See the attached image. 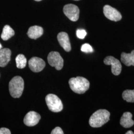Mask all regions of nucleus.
I'll list each match as a JSON object with an SVG mask.
<instances>
[{"label":"nucleus","instance_id":"4be33fe9","mask_svg":"<svg viewBox=\"0 0 134 134\" xmlns=\"http://www.w3.org/2000/svg\"><path fill=\"white\" fill-rule=\"evenodd\" d=\"M11 132L9 129L6 128H0V134H10Z\"/></svg>","mask_w":134,"mask_h":134},{"label":"nucleus","instance_id":"dca6fc26","mask_svg":"<svg viewBox=\"0 0 134 134\" xmlns=\"http://www.w3.org/2000/svg\"><path fill=\"white\" fill-rule=\"evenodd\" d=\"M14 35V30L8 25H5L4 27L1 34V38L4 41H7Z\"/></svg>","mask_w":134,"mask_h":134},{"label":"nucleus","instance_id":"6e6552de","mask_svg":"<svg viewBox=\"0 0 134 134\" xmlns=\"http://www.w3.org/2000/svg\"><path fill=\"white\" fill-rule=\"evenodd\" d=\"M103 13L106 18L111 20L118 21L122 19L120 12L109 5H105L103 8Z\"/></svg>","mask_w":134,"mask_h":134},{"label":"nucleus","instance_id":"9d476101","mask_svg":"<svg viewBox=\"0 0 134 134\" xmlns=\"http://www.w3.org/2000/svg\"><path fill=\"white\" fill-rule=\"evenodd\" d=\"M41 119V116L38 113L35 111H30L24 117V124L27 126L32 127L38 123Z\"/></svg>","mask_w":134,"mask_h":134},{"label":"nucleus","instance_id":"f3484780","mask_svg":"<svg viewBox=\"0 0 134 134\" xmlns=\"http://www.w3.org/2000/svg\"><path fill=\"white\" fill-rule=\"evenodd\" d=\"M16 67L19 69H24L26 65V58L23 54H19L15 58Z\"/></svg>","mask_w":134,"mask_h":134},{"label":"nucleus","instance_id":"423d86ee","mask_svg":"<svg viewBox=\"0 0 134 134\" xmlns=\"http://www.w3.org/2000/svg\"><path fill=\"white\" fill-rule=\"evenodd\" d=\"M63 12L67 18L72 21H76L79 18L80 10L77 5L74 4L65 5L63 8Z\"/></svg>","mask_w":134,"mask_h":134},{"label":"nucleus","instance_id":"412c9836","mask_svg":"<svg viewBox=\"0 0 134 134\" xmlns=\"http://www.w3.org/2000/svg\"><path fill=\"white\" fill-rule=\"evenodd\" d=\"M51 134H64V132L63 131L62 129L59 127H56L54 129H53L51 133Z\"/></svg>","mask_w":134,"mask_h":134},{"label":"nucleus","instance_id":"9b49d317","mask_svg":"<svg viewBox=\"0 0 134 134\" xmlns=\"http://www.w3.org/2000/svg\"><path fill=\"white\" fill-rule=\"evenodd\" d=\"M58 42L66 52H70L71 50V46L68 34L65 32H61L58 34Z\"/></svg>","mask_w":134,"mask_h":134},{"label":"nucleus","instance_id":"a878e982","mask_svg":"<svg viewBox=\"0 0 134 134\" xmlns=\"http://www.w3.org/2000/svg\"><path fill=\"white\" fill-rule=\"evenodd\" d=\"M74 1H80V0H74Z\"/></svg>","mask_w":134,"mask_h":134},{"label":"nucleus","instance_id":"ddd939ff","mask_svg":"<svg viewBox=\"0 0 134 134\" xmlns=\"http://www.w3.org/2000/svg\"><path fill=\"white\" fill-rule=\"evenodd\" d=\"M133 115L129 112L123 113L120 119V124L125 128H129L134 125V121L132 119Z\"/></svg>","mask_w":134,"mask_h":134},{"label":"nucleus","instance_id":"393cba45","mask_svg":"<svg viewBox=\"0 0 134 134\" xmlns=\"http://www.w3.org/2000/svg\"><path fill=\"white\" fill-rule=\"evenodd\" d=\"M35 1H38V2H39V1H42V0H35Z\"/></svg>","mask_w":134,"mask_h":134},{"label":"nucleus","instance_id":"a211bd4d","mask_svg":"<svg viewBox=\"0 0 134 134\" xmlns=\"http://www.w3.org/2000/svg\"><path fill=\"white\" fill-rule=\"evenodd\" d=\"M122 97L128 102H134V90L125 91L122 93Z\"/></svg>","mask_w":134,"mask_h":134},{"label":"nucleus","instance_id":"2eb2a0df","mask_svg":"<svg viewBox=\"0 0 134 134\" xmlns=\"http://www.w3.org/2000/svg\"><path fill=\"white\" fill-rule=\"evenodd\" d=\"M121 56V61L126 66H134V50L130 53L123 52Z\"/></svg>","mask_w":134,"mask_h":134},{"label":"nucleus","instance_id":"1a4fd4ad","mask_svg":"<svg viewBox=\"0 0 134 134\" xmlns=\"http://www.w3.org/2000/svg\"><path fill=\"white\" fill-rule=\"evenodd\" d=\"M29 65L30 69L32 71L38 72L43 70L45 67V63L41 58L34 57L29 60Z\"/></svg>","mask_w":134,"mask_h":134},{"label":"nucleus","instance_id":"0eeeda50","mask_svg":"<svg viewBox=\"0 0 134 134\" xmlns=\"http://www.w3.org/2000/svg\"><path fill=\"white\" fill-rule=\"evenodd\" d=\"M104 63L106 65L111 66V72L115 76L119 75L122 70V65L120 61L115 58L109 56L104 59Z\"/></svg>","mask_w":134,"mask_h":134},{"label":"nucleus","instance_id":"7ed1b4c3","mask_svg":"<svg viewBox=\"0 0 134 134\" xmlns=\"http://www.w3.org/2000/svg\"><path fill=\"white\" fill-rule=\"evenodd\" d=\"M24 89V81L20 76L14 77L9 82L10 94L14 98H19Z\"/></svg>","mask_w":134,"mask_h":134},{"label":"nucleus","instance_id":"4468645a","mask_svg":"<svg viewBox=\"0 0 134 134\" xmlns=\"http://www.w3.org/2000/svg\"><path fill=\"white\" fill-rule=\"evenodd\" d=\"M43 34L42 27L37 25H35L29 28L27 34L30 38L36 39L41 37Z\"/></svg>","mask_w":134,"mask_h":134},{"label":"nucleus","instance_id":"39448f33","mask_svg":"<svg viewBox=\"0 0 134 134\" xmlns=\"http://www.w3.org/2000/svg\"><path fill=\"white\" fill-rule=\"evenodd\" d=\"M49 65L54 67L57 70H61L63 67L64 60L60 53L58 52L52 51L50 52L47 57Z\"/></svg>","mask_w":134,"mask_h":134},{"label":"nucleus","instance_id":"aec40b11","mask_svg":"<svg viewBox=\"0 0 134 134\" xmlns=\"http://www.w3.org/2000/svg\"><path fill=\"white\" fill-rule=\"evenodd\" d=\"M86 35V31L84 29H77V36L79 38H85Z\"/></svg>","mask_w":134,"mask_h":134},{"label":"nucleus","instance_id":"5701e85b","mask_svg":"<svg viewBox=\"0 0 134 134\" xmlns=\"http://www.w3.org/2000/svg\"><path fill=\"white\" fill-rule=\"evenodd\" d=\"M126 134H134V132L132 131H128L126 133Z\"/></svg>","mask_w":134,"mask_h":134},{"label":"nucleus","instance_id":"f8f14e48","mask_svg":"<svg viewBox=\"0 0 134 134\" xmlns=\"http://www.w3.org/2000/svg\"><path fill=\"white\" fill-rule=\"evenodd\" d=\"M11 51L9 48H3L0 50V67H5L10 60Z\"/></svg>","mask_w":134,"mask_h":134},{"label":"nucleus","instance_id":"f03ea898","mask_svg":"<svg viewBox=\"0 0 134 134\" xmlns=\"http://www.w3.org/2000/svg\"><path fill=\"white\" fill-rule=\"evenodd\" d=\"M69 86L72 91L78 94L85 93L90 88L89 81L83 77H72L69 81Z\"/></svg>","mask_w":134,"mask_h":134},{"label":"nucleus","instance_id":"f257e3e1","mask_svg":"<svg viewBox=\"0 0 134 134\" xmlns=\"http://www.w3.org/2000/svg\"><path fill=\"white\" fill-rule=\"evenodd\" d=\"M110 116V112L107 110H98L91 115L89 124L93 128L101 127L109 121Z\"/></svg>","mask_w":134,"mask_h":134},{"label":"nucleus","instance_id":"6ab92c4d","mask_svg":"<svg viewBox=\"0 0 134 134\" xmlns=\"http://www.w3.org/2000/svg\"><path fill=\"white\" fill-rule=\"evenodd\" d=\"M81 51L85 53H92L93 52V50L89 44L85 43L81 46Z\"/></svg>","mask_w":134,"mask_h":134},{"label":"nucleus","instance_id":"b1692460","mask_svg":"<svg viewBox=\"0 0 134 134\" xmlns=\"http://www.w3.org/2000/svg\"><path fill=\"white\" fill-rule=\"evenodd\" d=\"M2 47H3V46H2V44H1V43H0V50L2 49Z\"/></svg>","mask_w":134,"mask_h":134},{"label":"nucleus","instance_id":"20e7f679","mask_svg":"<svg viewBox=\"0 0 134 134\" xmlns=\"http://www.w3.org/2000/svg\"><path fill=\"white\" fill-rule=\"evenodd\" d=\"M49 109L53 112H59L63 110V105L61 99L54 94H49L45 97Z\"/></svg>","mask_w":134,"mask_h":134}]
</instances>
